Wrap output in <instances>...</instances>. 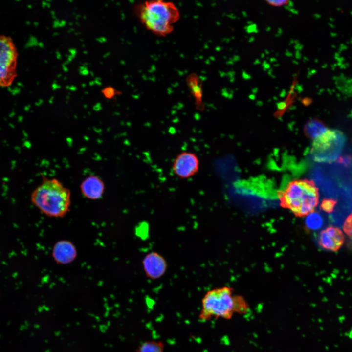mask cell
Segmentation results:
<instances>
[{
	"label": "cell",
	"instance_id": "cell-1",
	"mask_svg": "<svg viewBox=\"0 0 352 352\" xmlns=\"http://www.w3.org/2000/svg\"><path fill=\"white\" fill-rule=\"evenodd\" d=\"M133 12L144 27L158 37L171 34L180 18L179 9L174 3L162 0L137 3Z\"/></svg>",
	"mask_w": 352,
	"mask_h": 352
},
{
	"label": "cell",
	"instance_id": "cell-2",
	"mask_svg": "<svg viewBox=\"0 0 352 352\" xmlns=\"http://www.w3.org/2000/svg\"><path fill=\"white\" fill-rule=\"evenodd\" d=\"M249 309L243 297L235 294L231 287L223 286L211 289L205 294L198 317L202 321L213 318L228 320L235 314H245Z\"/></svg>",
	"mask_w": 352,
	"mask_h": 352
},
{
	"label": "cell",
	"instance_id": "cell-3",
	"mask_svg": "<svg viewBox=\"0 0 352 352\" xmlns=\"http://www.w3.org/2000/svg\"><path fill=\"white\" fill-rule=\"evenodd\" d=\"M31 201L46 216L63 218L70 210L71 192L57 179L45 177L31 194Z\"/></svg>",
	"mask_w": 352,
	"mask_h": 352
},
{
	"label": "cell",
	"instance_id": "cell-4",
	"mask_svg": "<svg viewBox=\"0 0 352 352\" xmlns=\"http://www.w3.org/2000/svg\"><path fill=\"white\" fill-rule=\"evenodd\" d=\"M282 206L297 216H307L312 212L319 201V193L314 184L307 180L290 183L281 197Z\"/></svg>",
	"mask_w": 352,
	"mask_h": 352
},
{
	"label": "cell",
	"instance_id": "cell-5",
	"mask_svg": "<svg viewBox=\"0 0 352 352\" xmlns=\"http://www.w3.org/2000/svg\"><path fill=\"white\" fill-rule=\"evenodd\" d=\"M312 154L314 159L322 162L335 161L346 142L344 133L337 129H329L313 140Z\"/></svg>",
	"mask_w": 352,
	"mask_h": 352
},
{
	"label": "cell",
	"instance_id": "cell-6",
	"mask_svg": "<svg viewBox=\"0 0 352 352\" xmlns=\"http://www.w3.org/2000/svg\"><path fill=\"white\" fill-rule=\"evenodd\" d=\"M18 52L11 37L0 35V87L10 86L17 76Z\"/></svg>",
	"mask_w": 352,
	"mask_h": 352
},
{
	"label": "cell",
	"instance_id": "cell-7",
	"mask_svg": "<svg viewBox=\"0 0 352 352\" xmlns=\"http://www.w3.org/2000/svg\"><path fill=\"white\" fill-rule=\"evenodd\" d=\"M199 167L200 161L196 154L190 151H182L174 158L172 170L176 176L185 179L196 175Z\"/></svg>",
	"mask_w": 352,
	"mask_h": 352
},
{
	"label": "cell",
	"instance_id": "cell-8",
	"mask_svg": "<svg viewBox=\"0 0 352 352\" xmlns=\"http://www.w3.org/2000/svg\"><path fill=\"white\" fill-rule=\"evenodd\" d=\"M142 264L146 276L153 280L160 279L167 270L168 264L166 259L156 251L147 253L144 257Z\"/></svg>",
	"mask_w": 352,
	"mask_h": 352
},
{
	"label": "cell",
	"instance_id": "cell-9",
	"mask_svg": "<svg viewBox=\"0 0 352 352\" xmlns=\"http://www.w3.org/2000/svg\"><path fill=\"white\" fill-rule=\"evenodd\" d=\"M77 256V251L75 246L68 240L58 241L52 248V256L58 264H69L75 260Z\"/></svg>",
	"mask_w": 352,
	"mask_h": 352
},
{
	"label": "cell",
	"instance_id": "cell-10",
	"mask_svg": "<svg viewBox=\"0 0 352 352\" xmlns=\"http://www.w3.org/2000/svg\"><path fill=\"white\" fill-rule=\"evenodd\" d=\"M318 241L319 244L324 249L337 251L343 245L344 237L338 228L330 226L321 232Z\"/></svg>",
	"mask_w": 352,
	"mask_h": 352
},
{
	"label": "cell",
	"instance_id": "cell-11",
	"mask_svg": "<svg viewBox=\"0 0 352 352\" xmlns=\"http://www.w3.org/2000/svg\"><path fill=\"white\" fill-rule=\"evenodd\" d=\"M82 195L87 198L97 200L101 198L105 190V184L98 176L91 175L86 177L80 185Z\"/></svg>",
	"mask_w": 352,
	"mask_h": 352
},
{
	"label": "cell",
	"instance_id": "cell-12",
	"mask_svg": "<svg viewBox=\"0 0 352 352\" xmlns=\"http://www.w3.org/2000/svg\"><path fill=\"white\" fill-rule=\"evenodd\" d=\"M186 82L189 92L194 99L196 109L199 111L203 110L205 106L202 80L198 74L191 73L187 77Z\"/></svg>",
	"mask_w": 352,
	"mask_h": 352
},
{
	"label": "cell",
	"instance_id": "cell-13",
	"mask_svg": "<svg viewBox=\"0 0 352 352\" xmlns=\"http://www.w3.org/2000/svg\"><path fill=\"white\" fill-rule=\"evenodd\" d=\"M327 130L326 126L317 119L310 120L305 126L306 133L312 140L321 136Z\"/></svg>",
	"mask_w": 352,
	"mask_h": 352
},
{
	"label": "cell",
	"instance_id": "cell-14",
	"mask_svg": "<svg viewBox=\"0 0 352 352\" xmlns=\"http://www.w3.org/2000/svg\"><path fill=\"white\" fill-rule=\"evenodd\" d=\"M164 347L161 341H147L139 346L136 352H164Z\"/></svg>",
	"mask_w": 352,
	"mask_h": 352
},
{
	"label": "cell",
	"instance_id": "cell-15",
	"mask_svg": "<svg viewBox=\"0 0 352 352\" xmlns=\"http://www.w3.org/2000/svg\"><path fill=\"white\" fill-rule=\"evenodd\" d=\"M306 224L311 229H317L322 226L323 220L319 214L312 212L308 215Z\"/></svg>",
	"mask_w": 352,
	"mask_h": 352
},
{
	"label": "cell",
	"instance_id": "cell-16",
	"mask_svg": "<svg viewBox=\"0 0 352 352\" xmlns=\"http://www.w3.org/2000/svg\"><path fill=\"white\" fill-rule=\"evenodd\" d=\"M103 96L107 99H112L116 96L121 94V92L111 86H108L101 90Z\"/></svg>",
	"mask_w": 352,
	"mask_h": 352
},
{
	"label": "cell",
	"instance_id": "cell-17",
	"mask_svg": "<svg viewBox=\"0 0 352 352\" xmlns=\"http://www.w3.org/2000/svg\"><path fill=\"white\" fill-rule=\"evenodd\" d=\"M335 204L336 201L333 199H324L322 201L321 207L323 211L330 213L332 211Z\"/></svg>",
	"mask_w": 352,
	"mask_h": 352
},
{
	"label": "cell",
	"instance_id": "cell-18",
	"mask_svg": "<svg viewBox=\"0 0 352 352\" xmlns=\"http://www.w3.org/2000/svg\"><path fill=\"white\" fill-rule=\"evenodd\" d=\"M344 230L348 235L352 237V214L345 220Z\"/></svg>",
	"mask_w": 352,
	"mask_h": 352
},
{
	"label": "cell",
	"instance_id": "cell-19",
	"mask_svg": "<svg viewBox=\"0 0 352 352\" xmlns=\"http://www.w3.org/2000/svg\"><path fill=\"white\" fill-rule=\"evenodd\" d=\"M288 1L287 0H266V2L268 3L274 5V6H281L283 4H287Z\"/></svg>",
	"mask_w": 352,
	"mask_h": 352
},
{
	"label": "cell",
	"instance_id": "cell-20",
	"mask_svg": "<svg viewBox=\"0 0 352 352\" xmlns=\"http://www.w3.org/2000/svg\"><path fill=\"white\" fill-rule=\"evenodd\" d=\"M244 29L246 30V31L248 33L255 32V30L257 29V25L255 23H253L248 26H245L244 27Z\"/></svg>",
	"mask_w": 352,
	"mask_h": 352
},
{
	"label": "cell",
	"instance_id": "cell-21",
	"mask_svg": "<svg viewBox=\"0 0 352 352\" xmlns=\"http://www.w3.org/2000/svg\"><path fill=\"white\" fill-rule=\"evenodd\" d=\"M262 66L263 67V70L264 71H266L268 69L270 68V64L267 63L266 60H264L262 63Z\"/></svg>",
	"mask_w": 352,
	"mask_h": 352
},
{
	"label": "cell",
	"instance_id": "cell-22",
	"mask_svg": "<svg viewBox=\"0 0 352 352\" xmlns=\"http://www.w3.org/2000/svg\"><path fill=\"white\" fill-rule=\"evenodd\" d=\"M242 77L245 80L250 79L251 78V76L249 74L246 73V72L244 70L242 71Z\"/></svg>",
	"mask_w": 352,
	"mask_h": 352
},
{
	"label": "cell",
	"instance_id": "cell-23",
	"mask_svg": "<svg viewBox=\"0 0 352 352\" xmlns=\"http://www.w3.org/2000/svg\"><path fill=\"white\" fill-rule=\"evenodd\" d=\"M295 89L297 90L298 93H301L303 91V88L302 85L297 84L295 86Z\"/></svg>",
	"mask_w": 352,
	"mask_h": 352
},
{
	"label": "cell",
	"instance_id": "cell-24",
	"mask_svg": "<svg viewBox=\"0 0 352 352\" xmlns=\"http://www.w3.org/2000/svg\"><path fill=\"white\" fill-rule=\"evenodd\" d=\"M303 47V45L300 43L296 44L294 45V48L296 49V50L300 51L302 50Z\"/></svg>",
	"mask_w": 352,
	"mask_h": 352
},
{
	"label": "cell",
	"instance_id": "cell-25",
	"mask_svg": "<svg viewBox=\"0 0 352 352\" xmlns=\"http://www.w3.org/2000/svg\"><path fill=\"white\" fill-rule=\"evenodd\" d=\"M301 53H300V51L299 50H296L295 51V57L296 59H300L301 58Z\"/></svg>",
	"mask_w": 352,
	"mask_h": 352
},
{
	"label": "cell",
	"instance_id": "cell-26",
	"mask_svg": "<svg viewBox=\"0 0 352 352\" xmlns=\"http://www.w3.org/2000/svg\"><path fill=\"white\" fill-rule=\"evenodd\" d=\"M282 33V29L279 27L278 28L277 33L276 34H275V36L276 37H279L281 35Z\"/></svg>",
	"mask_w": 352,
	"mask_h": 352
},
{
	"label": "cell",
	"instance_id": "cell-27",
	"mask_svg": "<svg viewBox=\"0 0 352 352\" xmlns=\"http://www.w3.org/2000/svg\"><path fill=\"white\" fill-rule=\"evenodd\" d=\"M285 55L288 57H291L293 56V54L289 51L288 49L286 50V51L285 52Z\"/></svg>",
	"mask_w": 352,
	"mask_h": 352
},
{
	"label": "cell",
	"instance_id": "cell-28",
	"mask_svg": "<svg viewBox=\"0 0 352 352\" xmlns=\"http://www.w3.org/2000/svg\"><path fill=\"white\" fill-rule=\"evenodd\" d=\"M291 12L294 14H298V11L294 9V8H291L289 10Z\"/></svg>",
	"mask_w": 352,
	"mask_h": 352
},
{
	"label": "cell",
	"instance_id": "cell-29",
	"mask_svg": "<svg viewBox=\"0 0 352 352\" xmlns=\"http://www.w3.org/2000/svg\"><path fill=\"white\" fill-rule=\"evenodd\" d=\"M286 95V91L285 89H283L282 90V91L280 92V96L282 97H284Z\"/></svg>",
	"mask_w": 352,
	"mask_h": 352
},
{
	"label": "cell",
	"instance_id": "cell-30",
	"mask_svg": "<svg viewBox=\"0 0 352 352\" xmlns=\"http://www.w3.org/2000/svg\"><path fill=\"white\" fill-rule=\"evenodd\" d=\"M287 4L290 8H292L294 6V3L291 0L288 1Z\"/></svg>",
	"mask_w": 352,
	"mask_h": 352
},
{
	"label": "cell",
	"instance_id": "cell-31",
	"mask_svg": "<svg viewBox=\"0 0 352 352\" xmlns=\"http://www.w3.org/2000/svg\"><path fill=\"white\" fill-rule=\"evenodd\" d=\"M278 105H279V107H280L281 108H283L285 106V102L280 103H279Z\"/></svg>",
	"mask_w": 352,
	"mask_h": 352
},
{
	"label": "cell",
	"instance_id": "cell-32",
	"mask_svg": "<svg viewBox=\"0 0 352 352\" xmlns=\"http://www.w3.org/2000/svg\"><path fill=\"white\" fill-rule=\"evenodd\" d=\"M258 90V88L257 87H255V88H253L252 89V92H253L254 94L256 93L257 92Z\"/></svg>",
	"mask_w": 352,
	"mask_h": 352
},
{
	"label": "cell",
	"instance_id": "cell-33",
	"mask_svg": "<svg viewBox=\"0 0 352 352\" xmlns=\"http://www.w3.org/2000/svg\"><path fill=\"white\" fill-rule=\"evenodd\" d=\"M254 40H255V37L254 36H251L249 38V39L248 40V42L249 43H252L254 41Z\"/></svg>",
	"mask_w": 352,
	"mask_h": 352
},
{
	"label": "cell",
	"instance_id": "cell-34",
	"mask_svg": "<svg viewBox=\"0 0 352 352\" xmlns=\"http://www.w3.org/2000/svg\"><path fill=\"white\" fill-rule=\"evenodd\" d=\"M260 61L258 59H256L254 62V64L257 65L258 64H260Z\"/></svg>",
	"mask_w": 352,
	"mask_h": 352
},
{
	"label": "cell",
	"instance_id": "cell-35",
	"mask_svg": "<svg viewBox=\"0 0 352 352\" xmlns=\"http://www.w3.org/2000/svg\"><path fill=\"white\" fill-rule=\"evenodd\" d=\"M269 61H270V62L271 63H273V62H274L277 61V60H276V59L275 58H271L269 59Z\"/></svg>",
	"mask_w": 352,
	"mask_h": 352
},
{
	"label": "cell",
	"instance_id": "cell-36",
	"mask_svg": "<svg viewBox=\"0 0 352 352\" xmlns=\"http://www.w3.org/2000/svg\"><path fill=\"white\" fill-rule=\"evenodd\" d=\"M272 71H273V69L270 68L268 71V74L269 75L271 76L272 75Z\"/></svg>",
	"mask_w": 352,
	"mask_h": 352
},
{
	"label": "cell",
	"instance_id": "cell-37",
	"mask_svg": "<svg viewBox=\"0 0 352 352\" xmlns=\"http://www.w3.org/2000/svg\"><path fill=\"white\" fill-rule=\"evenodd\" d=\"M242 13L244 17H246L247 16V14L246 12L243 11L242 12Z\"/></svg>",
	"mask_w": 352,
	"mask_h": 352
},
{
	"label": "cell",
	"instance_id": "cell-38",
	"mask_svg": "<svg viewBox=\"0 0 352 352\" xmlns=\"http://www.w3.org/2000/svg\"><path fill=\"white\" fill-rule=\"evenodd\" d=\"M234 57L236 58V59H235V61H237L239 60H240V56H238V55H235V56H234Z\"/></svg>",
	"mask_w": 352,
	"mask_h": 352
},
{
	"label": "cell",
	"instance_id": "cell-39",
	"mask_svg": "<svg viewBox=\"0 0 352 352\" xmlns=\"http://www.w3.org/2000/svg\"><path fill=\"white\" fill-rule=\"evenodd\" d=\"M249 98H251V99H255V96L254 94H251V95H249Z\"/></svg>",
	"mask_w": 352,
	"mask_h": 352
},
{
	"label": "cell",
	"instance_id": "cell-40",
	"mask_svg": "<svg viewBox=\"0 0 352 352\" xmlns=\"http://www.w3.org/2000/svg\"><path fill=\"white\" fill-rule=\"evenodd\" d=\"M284 8L286 9V10H289V9L291 8L288 5H286L284 6Z\"/></svg>",
	"mask_w": 352,
	"mask_h": 352
},
{
	"label": "cell",
	"instance_id": "cell-41",
	"mask_svg": "<svg viewBox=\"0 0 352 352\" xmlns=\"http://www.w3.org/2000/svg\"><path fill=\"white\" fill-rule=\"evenodd\" d=\"M293 43H294V40L293 39H290V41H289V45H291V44H292Z\"/></svg>",
	"mask_w": 352,
	"mask_h": 352
},
{
	"label": "cell",
	"instance_id": "cell-42",
	"mask_svg": "<svg viewBox=\"0 0 352 352\" xmlns=\"http://www.w3.org/2000/svg\"><path fill=\"white\" fill-rule=\"evenodd\" d=\"M247 23L248 24H249V25L253 24L252 21H247Z\"/></svg>",
	"mask_w": 352,
	"mask_h": 352
},
{
	"label": "cell",
	"instance_id": "cell-43",
	"mask_svg": "<svg viewBox=\"0 0 352 352\" xmlns=\"http://www.w3.org/2000/svg\"><path fill=\"white\" fill-rule=\"evenodd\" d=\"M294 43H295V44L300 43L299 41L298 40H294Z\"/></svg>",
	"mask_w": 352,
	"mask_h": 352
},
{
	"label": "cell",
	"instance_id": "cell-44",
	"mask_svg": "<svg viewBox=\"0 0 352 352\" xmlns=\"http://www.w3.org/2000/svg\"><path fill=\"white\" fill-rule=\"evenodd\" d=\"M292 62H293V63H294L295 64H296V65L298 64V62H297V61H296L295 60H292Z\"/></svg>",
	"mask_w": 352,
	"mask_h": 352
},
{
	"label": "cell",
	"instance_id": "cell-45",
	"mask_svg": "<svg viewBox=\"0 0 352 352\" xmlns=\"http://www.w3.org/2000/svg\"><path fill=\"white\" fill-rule=\"evenodd\" d=\"M312 74V73H310V71L308 72V74L307 75V77L308 78L310 77V75Z\"/></svg>",
	"mask_w": 352,
	"mask_h": 352
},
{
	"label": "cell",
	"instance_id": "cell-46",
	"mask_svg": "<svg viewBox=\"0 0 352 352\" xmlns=\"http://www.w3.org/2000/svg\"><path fill=\"white\" fill-rule=\"evenodd\" d=\"M270 30H271V27H269H269H267L266 28V31H267V32L269 31Z\"/></svg>",
	"mask_w": 352,
	"mask_h": 352
},
{
	"label": "cell",
	"instance_id": "cell-47",
	"mask_svg": "<svg viewBox=\"0 0 352 352\" xmlns=\"http://www.w3.org/2000/svg\"><path fill=\"white\" fill-rule=\"evenodd\" d=\"M308 58H307L306 57H305V56H304V57H303V61H304V62H305V61H308Z\"/></svg>",
	"mask_w": 352,
	"mask_h": 352
},
{
	"label": "cell",
	"instance_id": "cell-48",
	"mask_svg": "<svg viewBox=\"0 0 352 352\" xmlns=\"http://www.w3.org/2000/svg\"><path fill=\"white\" fill-rule=\"evenodd\" d=\"M265 53L266 54H269V53H270V52H269L268 50H266V49H265Z\"/></svg>",
	"mask_w": 352,
	"mask_h": 352
},
{
	"label": "cell",
	"instance_id": "cell-49",
	"mask_svg": "<svg viewBox=\"0 0 352 352\" xmlns=\"http://www.w3.org/2000/svg\"><path fill=\"white\" fill-rule=\"evenodd\" d=\"M279 65H280V64H278V63H276V64H274V66L275 67H278V66H279Z\"/></svg>",
	"mask_w": 352,
	"mask_h": 352
},
{
	"label": "cell",
	"instance_id": "cell-50",
	"mask_svg": "<svg viewBox=\"0 0 352 352\" xmlns=\"http://www.w3.org/2000/svg\"><path fill=\"white\" fill-rule=\"evenodd\" d=\"M264 55H264V53H262L261 55V58H263L264 57Z\"/></svg>",
	"mask_w": 352,
	"mask_h": 352
},
{
	"label": "cell",
	"instance_id": "cell-51",
	"mask_svg": "<svg viewBox=\"0 0 352 352\" xmlns=\"http://www.w3.org/2000/svg\"><path fill=\"white\" fill-rule=\"evenodd\" d=\"M258 32H259V30L257 29L255 30V31L254 33H257Z\"/></svg>",
	"mask_w": 352,
	"mask_h": 352
},
{
	"label": "cell",
	"instance_id": "cell-52",
	"mask_svg": "<svg viewBox=\"0 0 352 352\" xmlns=\"http://www.w3.org/2000/svg\"><path fill=\"white\" fill-rule=\"evenodd\" d=\"M275 55H276V56H278L279 55V53H276Z\"/></svg>",
	"mask_w": 352,
	"mask_h": 352
},
{
	"label": "cell",
	"instance_id": "cell-53",
	"mask_svg": "<svg viewBox=\"0 0 352 352\" xmlns=\"http://www.w3.org/2000/svg\"><path fill=\"white\" fill-rule=\"evenodd\" d=\"M296 73H294V74H293V76H296Z\"/></svg>",
	"mask_w": 352,
	"mask_h": 352
},
{
	"label": "cell",
	"instance_id": "cell-54",
	"mask_svg": "<svg viewBox=\"0 0 352 352\" xmlns=\"http://www.w3.org/2000/svg\"><path fill=\"white\" fill-rule=\"evenodd\" d=\"M289 16L291 17V15H289Z\"/></svg>",
	"mask_w": 352,
	"mask_h": 352
}]
</instances>
